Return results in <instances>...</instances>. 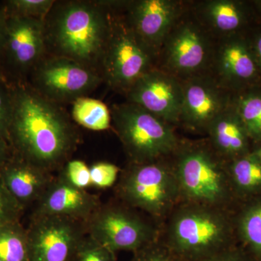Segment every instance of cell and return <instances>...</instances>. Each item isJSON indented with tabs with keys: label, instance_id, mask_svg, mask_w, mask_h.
<instances>
[{
	"label": "cell",
	"instance_id": "obj_2",
	"mask_svg": "<svg viewBox=\"0 0 261 261\" xmlns=\"http://www.w3.org/2000/svg\"><path fill=\"white\" fill-rule=\"evenodd\" d=\"M164 224L160 238L185 261H204L235 245L227 209L180 202Z\"/></svg>",
	"mask_w": 261,
	"mask_h": 261
},
{
	"label": "cell",
	"instance_id": "obj_35",
	"mask_svg": "<svg viewBox=\"0 0 261 261\" xmlns=\"http://www.w3.org/2000/svg\"><path fill=\"white\" fill-rule=\"evenodd\" d=\"M8 18V15L4 3H0V62H1L2 55L4 48Z\"/></svg>",
	"mask_w": 261,
	"mask_h": 261
},
{
	"label": "cell",
	"instance_id": "obj_28",
	"mask_svg": "<svg viewBox=\"0 0 261 261\" xmlns=\"http://www.w3.org/2000/svg\"><path fill=\"white\" fill-rule=\"evenodd\" d=\"M13 115V83L0 81V137L9 143L8 134ZM10 145V144H9Z\"/></svg>",
	"mask_w": 261,
	"mask_h": 261
},
{
	"label": "cell",
	"instance_id": "obj_24",
	"mask_svg": "<svg viewBox=\"0 0 261 261\" xmlns=\"http://www.w3.org/2000/svg\"><path fill=\"white\" fill-rule=\"evenodd\" d=\"M0 261H31L28 233L20 222L0 226Z\"/></svg>",
	"mask_w": 261,
	"mask_h": 261
},
{
	"label": "cell",
	"instance_id": "obj_23",
	"mask_svg": "<svg viewBox=\"0 0 261 261\" xmlns=\"http://www.w3.org/2000/svg\"><path fill=\"white\" fill-rule=\"evenodd\" d=\"M232 102L250 140L261 142V84L232 94Z\"/></svg>",
	"mask_w": 261,
	"mask_h": 261
},
{
	"label": "cell",
	"instance_id": "obj_16",
	"mask_svg": "<svg viewBox=\"0 0 261 261\" xmlns=\"http://www.w3.org/2000/svg\"><path fill=\"white\" fill-rule=\"evenodd\" d=\"M45 42L42 19L8 15L0 67L5 63L8 68L22 73L39 61Z\"/></svg>",
	"mask_w": 261,
	"mask_h": 261
},
{
	"label": "cell",
	"instance_id": "obj_5",
	"mask_svg": "<svg viewBox=\"0 0 261 261\" xmlns=\"http://www.w3.org/2000/svg\"><path fill=\"white\" fill-rule=\"evenodd\" d=\"M169 158L130 163L117 188L125 205L143 211L160 224L164 223L181 202L177 179Z\"/></svg>",
	"mask_w": 261,
	"mask_h": 261
},
{
	"label": "cell",
	"instance_id": "obj_32",
	"mask_svg": "<svg viewBox=\"0 0 261 261\" xmlns=\"http://www.w3.org/2000/svg\"><path fill=\"white\" fill-rule=\"evenodd\" d=\"M89 168L92 186L97 188L106 189L112 187L120 173L119 168L111 163H97Z\"/></svg>",
	"mask_w": 261,
	"mask_h": 261
},
{
	"label": "cell",
	"instance_id": "obj_3",
	"mask_svg": "<svg viewBox=\"0 0 261 261\" xmlns=\"http://www.w3.org/2000/svg\"><path fill=\"white\" fill-rule=\"evenodd\" d=\"M105 7V3L72 1L53 8L45 36L57 56L88 68L102 61L111 31V16Z\"/></svg>",
	"mask_w": 261,
	"mask_h": 261
},
{
	"label": "cell",
	"instance_id": "obj_18",
	"mask_svg": "<svg viewBox=\"0 0 261 261\" xmlns=\"http://www.w3.org/2000/svg\"><path fill=\"white\" fill-rule=\"evenodd\" d=\"M197 20L207 32L223 38L245 34L257 23L250 1L210 0L198 8Z\"/></svg>",
	"mask_w": 261,
	"mask_h": 261
},
{
	"label": "cell",
	"instance_id": "obj_1",
	"mask_svg": "<svg viewBox=\"0 0 261 261\" xmlns=\"http://www.w3.org/2000/svg\"><path fill=\"white\" fill-rule=\"evenodd\" d=\"M66 116L25 84L13 83V115L8 134L14 154L47 171L66 159L75 143Z\"/></svg>",
	"mask_w": 261,
	"mask_h": 261
},
{
	"label": "cell",
	"instance_id": "obj_38",
	"mask_svg": "<svg viewBox=\"0 0 261 261\" xmlns=\"http://www.w3.org/2000/svg\"><path fill=\"white\" fill-rule=\"evenodd\" d=\"M252 152L255 154V155L256 156L257 159H258L259 161H260L261 162V142L260 143H259V145L258 147H257V148L254 149V150L252 151Z\"/></svg>",
	"mask_w": 261,
	"mask_h": 261
},
{
	"label": "cell",
	"instance_id": "obj_7",
	"mask_svg": "<svg viewBox=\"0 0 261 261\" xmlns=\"http://www.w3.org/2000/svg\"><path fill=\"white\" fill-rule=\"evenodd\" d=\"M87 234L111 251L135 253L159 240V225L124 205L99 206L85 222Z\"/></svg>",
	"mask_w": 261,
	"mask_h": 261
},
{
	"label": "cell",
	"instance_id": "obj_29",
	"mask_svg": "<svg viewBox=\"0 0 261 261\" xmlns=\"http://www.w3.org/2000/svg\"><path fill=\"white\" fill-rule=\"evenodd\" d=\"M161 238V237H160ZM130 261H185L180 258L161 238L134 253Z\"/></svg>",
	"mask_w": 261,
	"mask_h": 261
},
{
	"label": "cell",
	"instance_id": "obj_33",
	"mask_svg": "<svg viewBox=\"0 0 261 261\" xmlns=\"http://www.w3.org/2000/svg\"><path fill=\"white\" fill-rule=\"evenodd\" d=\"M246 36L261 75V23H255Z\"/></svg>",
	"mask_w": 261,
	"mask_h": 261
},
{
	"label": "cell",
	"instance_id": "obj_13",
	"mask_svg": "<svg viewBox=\"0 0 261 261\" xmlns=\"http://www.w3.org/2000/svg\"><path fill=\"white\" fill-rule=\"evenodd\" d=\"M181 82L180 122L190 129L206 133L211 122L229 106L233 93L216 78L202 73Z\"/></svg>",
	"mask_w": 261,
	"mask_h": 261
},
{
	"label": "cell",
	"instance_id": "obj_6",
	"mask_svg": "<svg viewBox=\"0 0 261 261\" xmlns=\"http://www.w3.org/2000/svg\"><path fill=\"white\" fill-rule=\"evenodd\" d=\"M111 118L130 163L167 159L181 142L171 124L133 103L115 106Z\"/></svg>",
	"mask_w": 261,
	"mask_h": 261
},
{
	"label": "cell",
	"instance_id": "obj_26",
	"mask_svg": "<svg viewBox=\"0 0 261 261\" xmlns=\"http://www.w3.org/2000/svg\"><path fill=\"white\" fill-rule=\"evenodd\" d=\"M54 3L51 0H9L4 5L8 15L42 19L50 13Z\"/></svg>",
	"mask_w": 261,
	"mask_h": 261
},
{
	"label": "cell",
	"instance_id": "obj_37",
	"mask_svg": "<svg viewBox=\"0 0 261 261\" xmlns=\"http://www.w3.org/2000/svg\"><path fill=\"white\" fill-rule=\"evenodd\" d=\"M257 18V23H261V0L250 1Z\"/></svg>",
	"mask_w": 261,
	"mask_h": 261
},
{
	"label": "cell",
	"instance_id": "obj_30",
	"mask_svg": "<svg viewBox=\"0 0 261 261\" xmlns=\"http://www.w3.org/2000/svg\"><path fill=\"white\" fill-rule=\"evenodd\" d=\"M23 209L0 179V226L20 222Z\"/></svg>",
	"mask_w": 261,
	"mask_h": 261
},
{
	"label": "cell",
	"instance_id": "obj_31",
	"mask_svg": "<svg viewBox=\"0 0 261 261\" xmlns=\"http://www.w3.org/2000/svg\"><path fill=\"white\" fill-rule=\"evenodd\" d=\"M61 176L77 188L86 190L92 186L90 168L80 160H73L67 163Z\"/></svg>",
	"mask_w": 261,
	"mask_h": 261
},
{
	"label": "cell",
	"instance_id": "obj_20",
	"mask_svg": "<svg viewBox=\"0 0 261 261\" xmlns=\"http://www.w3.org/2000/svg\"><path fill=\"white\" fill-rule=\"evenodd\" d=\"M0 179L23 208L39 200L51 181L47 171L15 154L0 166Z\"/></svg>",
	"mask_w": 261,
	"mask_h": 261
},
{
	"label": "cell",
	"instance_id": "obj_12",
	"mask_svg": "<svg viewBox=\"0 0 261 261\" xmlns=\"http://www.w3.org/2000/svg\"><path fill=\"white\" fill-rule=\"evenodd\" d=\"M128 102L140 106L171 125L180 123L182 82L162 69L152 68L126 92Z\"/></svg>",
	"mask_w": 261,
	"mask_h": 261
},
{
	"label": "cell",
	"instance_id": "obj_36",
	"mask_svg": "<svg viewBox=\"0 0 261 261\" xmlns=\"http://www.w3.org/2000/svg\"><path fill=\"white\" fill-rule=\"evenodd\" d=\"M11 147L8 142L0 137V166L11 157Z\"/></svg>",
	"mask_w": 261,
	"mask_h": 261
},
{
	"label": "cell",
	"instance_id": "obj_10",
	"mask_svg": "<svg viewBox=\"0 0 261 261\" xmlns=\"http://www.w3.org/2000/svg\"><path fill=\"white\" fill-rule=\"evenodd\" d=\"M27 233L31 261H70L87 230L78 220L34 216Z\"/></svg>",
	"mask_w": 261,
	"mask_h": 261
},
{
	"label": "cell",
	"instance_id": "obj_4",
	"mask_svg": "<svg viewBox=\"0 0 261 261\" xmlns=\"http://www.w3.org/2000/svg\"><path fill=\"white\" fill-rule=\"evenodd\" d=\"M171 157L181 202L228 210L234 193L227 162L208 142H180Z\"/></svg>",
	"mask_w": 261,
	"mask_h": 261
},
{
	"label": "cell",
	"instance_id": "obj_22",
	"mask_svg": "<svg viewBox=\"0 0 261 261\" xmlns=\"http://www.w3.org/2000/svg\"><path fill=\"white\" fill-rule=\"evenodd\" d=\"M243 250L252 261H261V199L246 206L234 221Z\"/></svg>",
	"mask_w": 261,
	"mask_h": 261
},
{
	"label": "cell",
	"instance_id": "obj_14",
	"mask_svg": "<svg viewBox=\"0 0 261 261\" xmlns=\"http://www.w3.org/2000/svg\"><path fill=\"white\" fill-rule=\"evenodd\" d=\"M219 82L232 93L261 84L260 70L246 33L223 38L213 56Z\"/></svg>",
	"mask_w": 261,
	"mask_h": 261
},
{
	"label": "cell",
	"instance_id": "obj_25",
	"mask_svg": "<svg viewBox=\"0 0 261 261\" xmlns=\"http://www.w3.org/2000/svg\"><path fill=\"white\" fill-rule=\"evenodd\" d=\"M72 116L81 126L97 132L108 129L112 119L106 104L98 99L83 97L75 99Z\"/></svg>",
	"mask_w": 261,
	"mask_h": 261
},
{
	"label": "cell",
	"instance_id": "obj_27",
	"mask_svg": "<svg viewBox=\"0 0 261 261\" xmlns=\"http://www.w3.org/2000/svg\"><path fill=\"white\" fill-rule=\"evenodd\" d=\"M70 261H117V258L114 252L98 243L87 233Z\"/></svg>",
	"mask_w": 261,
	"mask_h": 261
},
{
	"label": "cell",
	"instance_id": "obj_21",
	"mask_svg": "<svg viewBox=\"0 0 261 261\" xmlns=\"http://www.w3.org/2000/svg\"><path fill=\"white\" fill-rule=\"evenodd\" d=\"M227 168L234 195L261 192V162L253 152L227 162Z\"/></svg>",
	"mask_w": 261,
	"mask_h": 261
},
{
	"label": "cell",
	"instance_id": "obj_9",
	"mask_svg": "<svg viewBox=\"0 0 261 261\" xmlns=\"http://www.w3.org/2000/svg\"><path fill=\"white\" fill-rule=\"evenodd\" d=\"M163 69L180 80L202 74L212 61L214 49L209 32L197 18L178 19L161 51Z\"/></svg>",
	"mask_w": 261,
	"mask_h": 261
},
{
	"label": "cell",
	"instance_id": "obj_8",
	"mask_svg": "<svg viewBox=\"0 0 261 261\" xmlns=\"http://www.w3.org/2000/svg\"><path fill=\"white\" fill-rule=\"evenodd\" d=\"M154 57L126 20L111 18L102 61L105 76L111 87L127 92L136 81L152 69Z\"/></svg>",
	"mask_w": 261,
	"mask_h": 261
},
{
	"label": "cell",
	"instance_id": "obj_17",
	"mask_svg": "<svg viewBox=\"0 0 261 261\" xmlns=\"http://www.w3.org/2000/svg\"><path fill=\"white\" fill-rule=\"evenodd\" d=\"M96 196L60 176L51 181L38 200L34 216H59L86 222L99 207Z\"/></svg>",
	"mask_w": 261,
	"mask_h": 261
},
{
	"label": "cell",
	"instance_id": "obj_15",
	"mask_svg": "<svg viewBox=\"0 0 261 261\" xmlns=\"http://www.w3.org/2000/svg\"><path fill=\"white\" fill-rule=\"evenodd\" d=\"M183 13L178 1L140 0L130 3L126 20L136 35L156 56Z\"/></svg>",
	"mask_w": 261,
	"mask_h": 261
},
{
	"label": "cell",
	"instance_id": "obj_19",
	"mask_svg": "<svg viewBox=\"0 0 261 261\" xmlns=\"http://www.w3.org/2000/svg\"><path fill=\"white\" fill-rule=\"evenodd\" d=\"M206 133L211 147L226 162L252 152V141L232 99L229 106L211 122Z\"/></svg>",
	"mask_w": 261,
	"mask_h": 261
},
{
	"label": "cell",
	"instance_id": "obj_11",
	"mask_svg": "<svg viewBox=\"0 0 261 261\" xmlns=\"http://www.w3.org/2000/svg\"><path fill=\"white\" fill-rule=\"evenodd\" d=\"M36 91L49 100H75L95 88L99 76L78 62L56 56L38 65L34 73Z\"/></svg>",
	"mask_w": 261,
	"mask_h": 261
},
{
	"label": "cell",
	"instance_id": "obj_39",
	"mask_svg": "<svg viewBox=\"0 0 261 261\" xmlns=\"http://www.w3.org/2000/svg\"><path fill=\"white\" fill-rule=\"evenodd\" d=\"M5 79H7V77L5 76L4 72H3V69H2L1 67H0V81L5 80Z\"/></svg>",
	"mask_w": 261,
	"mask_h": 261
},
{
	"label": "cell",
	"instance_id": "obj_34",
	"mask_svg": "<svg viewBox=\"0 0 261 261\" xmlns=\"http://www.w3.org/2000/svg\"><path fill=\"white\" fill-rule=\"evenodd\" d=\"M204 261H252L243 248L236 245L226 249Z\"/></svg>",
	"mask_w": 261,
	"mask_h": 261
}]
</instances>
